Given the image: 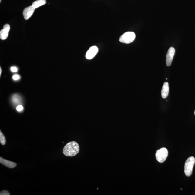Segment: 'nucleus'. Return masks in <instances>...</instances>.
Returning a JSON list of instances; mask_svg holds the SVG:
<instances>
[{
    "instance_id": "nucleus-1",
    "label": "nucleus",
    "mask_w": 195,
    "mask_h": 195,
    "mask_svg": "<svg viewBox=\"0 0 195 195\" xmlns=\"http://www.w3.org/2000/svg\"><path fill=\"white\" fill-rule=\"evenodd\" d=\"M79 150L80 148L79 144L76 141H71L64 147L63 153L66 156L73 157L78 154Z\"/></svg>"
},
{
    "instance_id": "nucleus-2",
    "label": "nucleus",
    "mask_w": 195,
    "mask_h": 195,
    "mask_svg": "<svg viewBox=\"0 0 195 195\" xmlns=\"http://www.w3.org/2000/svg\"><path fill=\"white\" fill-rule=\"evenodd\" d=\"M195 163V159L194 157L191 156L187 159L184 166V172L187 177H190L192 175Z\"/></svg>"
},
{
    "instance_id": "nucleus-3",
    "label": "nucleus",
    "mask_w": 195,
    "mask_h": 195,
    "mask_svg": "<svg viewBox=\"0 0 195 195\" xmlns=\"http://www.w3.org/2000/svg\"><path fill=\"white\" fill-rule=\"evenodd\" d=\"M135 38V34L133 32H126L121 36L119 39V41L123 43L129 44L133 42Z\"/></svg>"
},
{
    "instance_id": "nucleus-4",
    "label": "nucleus",
    "mask_w": 195,
    "mask_h": 195,
    "mask_svg": "<svg viewBox=\"0 0 195 195\" xmlns=\"http://www.w3.org/2000/svg\"><path fill=\"white\" fill-rule=\"evenodd\" d=\"M168 156L167 149L164 147L158 150L156 153V160L160 163L164 162L167 158Z\"/></svg>"
},
{
    "instance_id": "nucleus-5",
    "label": "nucleus",
    "mask_w": 195,
    "mask_h": 195,
    "mask_svg": "<svg viewBox=\"0 0 195 195\" xmlns=\"http://www.w3.org/2000/svg\"><path fill=\"white\" fill-rule=\"evenodd\" d=\"M175 52V49L173 47H171L169 49L166 54V65L169 66L171 65Z\"/></svg>"
},
{
    "instance_id": "nucleus-6",
    "label": "nucleus",
    "mask_w": 195,
    "mask_h": 195,
    "mask_svg": "<svg viewBox=\"0 0 195 195\" xmlns=\"http://www.w3.org/2000/svg\"><path fill=\"white\" fill-rule=\"evenodd\" d=\"M10 26L8 24H5L3 29L0 31V38L2 40L6 39L8 37Z\"/></svg>"
},
{
    "instance_id": "nucleus-7",
    "label": "nucleus",
    "mask_w": 195,
    "mask_h": 195,
    "mask_svg": "<svg viewBox=\"0 0 195 195\" xmlns=\"http://www.w3.org/2000/svg\"><path fill=\"white\" fill-rule=\"evenodd\" d=\"M98 52V49L97 47L93 46L91 47L86 52V58L89 60L92 59L97 54Z\"/></svg>"
},
{
    "instance_id": "nucleus-8",
    "label": "nucleus",
    "mask_w": 195,
    "mask_h": 195,
    "mask_svg": "<svg viewBox=\"0 0 195 195\" xmlns=\"http://www.w3.org/2000/svg\"><path fill=\"white\" fill-rule=\"evenodd\" d=\"M32 5L26 7L23 12V15L25 19L27 20L31 18L35 10Z\"/></svg>"
},
{
    "instance_id": "nucleus-9",
    "label": "nucleus",
    "mask_w": 195,
    "mask_h": 195,
    "mask_svg": "<svg viewBox=\"0 0 195 195\" xmlns=\"http://www.w3.org/2000/svg\"><path fill=\"white\" fill-rule=\"evenodd\" d=\"M0 163L7 168H14L17 166V164L15 162L5 160L1 157H0Z\"/></svg>"
},
{
    "instance_id": "nucleus-10",
    "label": "nucleus",
    "mask_w": 195,
    "mask_h": 195,
    "mask_svg": "<svg viewBox=\"0 0 195 195\" xmlns=\"http://www.w3.org/2000/svg\"><path fill=\"white\" fill-rule=\"evenodd\" d=\"M169 92V84L167 82H165L164 83L163 86L161 91L162 97L163 98H166L167 97Z\"/></svg>"
},
{
    "instance_id": "nucleus-11",
    "label": "nucleus",
    "mask_w": 195,
    "mask_h": 195,
    "mask_svg": "<svg viewBox=\"0 0 195 195\" xmlns=\"http://www.w3.org/2000/svg\"><path fill=\"white\" fill-rule=\"evenodd\" d=\"M22 98L21 96L18 94H14L11 97V101L12 103L15 105H18L19 104H21L22 103Z\"/></svg>"
},
{
    "instance_id": "nucleus-12",
    "label": "nucleus",
    "mask_w": 195,
    "mask_h": 195,
    "mask_svg": "<svg viewBox=\"0 0 195 195\" xmlns=\"http://www.w3.org/2000/svg\"><path fill=\"white\" fill-rule=\"evenodd\" d=\"M46 0H37L32 3V6L35 9H36L39 7L46 4Z\"/></svg>"
},
{
    "instance_id": "nucleus-13",
    "label": "nucleus",
    "mask_w": 195,
    "mask_h": 195,
    "mask_svg": "<svg viewBox=\"0 0 195 195\" xmlns=\"http://www.w3.org/2000/svg\"><path fill=\"white\" fill-rule=\"evenodd\" d=\"M0 143L3 145H5L6 143V139L1 131H0Z\"/></svg>"
},
{
    "instance_id": "nucleus-14",
    "label": "nucleus",
    "mask_w": 195,
    "mask_h": 195,
    "mask_svg": "<svg viewBox=\"0 0 195 195\" xmlns=\"http://www.w3.org/2000/svg\"><path fill=\"white\" fill-rule=\"evenodd\" d=\"M10 194V193L8 191L5 190L2 191L1 193H0V195H9Z\"/></svg>"
},
{
    "instance_id": "nucleus-15",
    "label": "nucleus",
    "mask_w": 195,
    "mask_h": 195,
    "mask_svg": "<svg viewBox=\"0 0 195 195\" xmlns=\"http://www.w3.org/2000/svg\"><path fill=\"white\" fill-rule=\"evenodd\" d=\"M24 109L22 105H19L17 106L16 110L19 112L22 111Z\"/></svg>"
},
{
    "instance_id": "nucleus-16",
    "label": "nucleus",
    "mask_w": 195,
    "mask_h": 195,
    "mask_svg": "<svg viewBox=\"0 0 195 195\" xmlns=\"http://www.w3.org/2000/svg\"><path fill=\"white\" fill-rule=\"evenodd\" d=\"M20 77L18 75H15L12 77L13 79L15 81L18 80L20 79Z\"/></svg>"
},
{
    "instance_id": "nucleus-17",
    "label": "nucleus",
    "mask_w": 195,
    "mask_h": 195,
    "mask_svg": "<svg viewBox=\"0 0 195 195\" xmlns=\"http://www.w3.org/2000/svg\"><path fill=\"white\" fill-rule=\"evenodd\" d=\"M11 71L13 72H16L18 71V69L16 67H12L11 68Z\"/></svg>"
},
{
    "instance_id": "nucleus-18",
    "label": "nucleus",
    "mask_w": 195,
    "mask_h": 195,
    "mask_svg": "<svg viewBox=\"0 0 195 195\" xmlns=\"http://www.w3.org/2000/svg\"><path fill=\"white\" fill-rule=\"evenodd\" d=\"M2 72V69L1 67H0V75H1Z\"/></svg>"
},
{
    "instance_id": "nucleus-19",
    "label": "nucleus",
    "mask_w": 195,
    "mask_h": 195,
    "mask_svg": "<svg viewBox=\"0 0 195 195\" xmlns=\"http://www.w3.org/2000/svg\"><path fill=\"white\" fill-rule=\"evenodd\" d=\"M1 0H0V2H1Z\"/></svg>"
},
{
    "instance_id": "nucleus-20",
    "label": "nucleus",
    "mask_w": 195,
    "mask_h": 195,
    "mask_svg": "<svg viewBox=\"0 0 195 195\" xmlns=\"http://www.w3.org/2000/svg\"><path fill=\"white\" fill-rule=\"evenodd\" d=\"M194 114H195V111L194 112Z\"/></svg>"
}]
</instances>
